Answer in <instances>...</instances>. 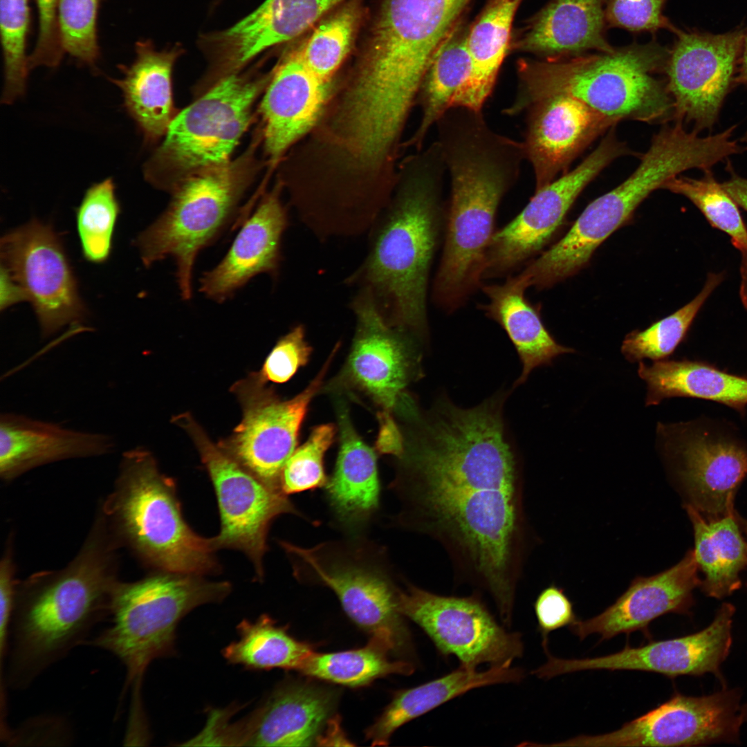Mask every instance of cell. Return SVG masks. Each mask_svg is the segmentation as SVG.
I'll return each mask as SVG.
<instances>
[{"mask_svg": "<svg viewBox=\"0 0 747 747\" xmlns=\"http://www.w3.org/2000/svg\"><path fill=\"white\" fill-rule=\"evenodd\" d=\"M338 349L335 347L305 389L290 399L279 398L257 372L235 383L232 389L241 405L242 419L232 434L218 445L256 477L281 489L282 469L297 448L308 406L322 387Z\"/></svg>", "mask_w": 747, "mask_h": 747, "instance_id": "13", "label": "cell"}, {"mask_svg": "<svg viewBox=\"0 0 747 747\" xmlns=\"http://www.w3.org/2000/svg\"><path fill=\"white\" fill-rule=\"evenodd\" d=\"M111 436L64 427L14 413L0 416V474L12 478L59 460L100 456L115 448Z\"/></svg>", "mask_w": 747, "mask_h": 747, "instance_id": "28", "label": "cell"}, {"mask_svg": "<svg viewBox=\"0 0 747 747\" xmlns=\"http://www.w3.org/2000/svg\"><path fill=\"white\" fill-rule=\"evenodd\" d=\"M522 1L486 0L479 15L468 28L467 45L471 72L454 96L452 106L482 110L510 50L513 20Z\"/></svg>", "mask_w": 747, "mask_h": 747, "instance_id": "35", "label": "cell"}, {"mask_svg": "<svg viewBox=\"0 0 747 747\" xmlns=\"http://www.w3.org/2000/svg\"><path fill=\"white\" fill-rule=\"evenodd\" d=\"M30 23L28 0H0L1 42L4 86L1 102L13 103L26 91L29 72L26 54Z\"/></svg>", "mask_w": 747, "mask_h": 747, "instance_id": "43", "label": "cell"}, {"mask_svg": "<svg viewBox=\"0 0 747 747\" xmlns=\"http://www.w3.org/2000/svg\"><path fill=\"white\" fill-rule=\"evenodd\" d=\"M739 696L723 690L707 696L678 692L619 729L596 735H581L558 742L560 746H692L731 741L744 721Z\"/></svg>", "mask_w": 747, "mask_h": 747, "instance_id": "17", "label": "cell"}, {"mask_svg": "<svg viewBox=\"0 0 747 747\" xmlns=\"http://www.w3.org/2000/svg\"><path fill=\"white\" fill-rule=\"evenodd\" d=\"M667 0H605V16L607 27L619 28L631 32L655 33L667 29L676 33V28L663 15Z\"/></svg>", "mask_w": 747, "mask_h": 747, "instance_id": "47", "label": "cell"}, {"mask_svg": "<svg viewBox=\"0 0 747 747\" xmlns=\"http://www.w3.org/2000/svg\"><path fill=\"white\" fill-rule=\"evenodd\" d=\"M1 268L24 292L46 338L86 315L62 240L50 224L33 219L0 241Z\"/></svg>", "mask_w": 747, "mask_h": 747, "instance_id": "15", "label": "cell"}, {"mask_svg": "<svg viewBox=\"0 0 747 747\" xmlns=\"http://www.w3.org/2000/svg\"><path fill=\"white\" fill-rule=\"evenodd\" d=\"M675 34L665 70L674 119L693 122L699 132L712 129L732 88L745 35Z\"/></svg>", "mask_w": 747, "mask_h": 747, "instance_id": "18", "label": "cell"}, {"mask_svg": "<svg viewBox=\"0 0 747 747\" xmlns=\"http://www.w3.org/2000/svg\"><path fill=\"white\" fill-rule=\"evenodd\" d=\"M379 423L376 448L381 454H391L399 458L404 451V435L394 418L388 412H378Z\"/></svg>", "mask_w": 747, "mask_h": 747, "instance_id": "52", "label": "cell"}, {"mask_svg": "<svg viewBox=\"0 0 747 747\" xmlns=\"http://www.w3.org/2000/svg\"><path fill=\"white\" fill-rule=\"evenodd\" d=\"M231 589L228 582L166 571L114 587L110 625L84 644L107 650L121 661L127 671L126 688L138 684L154 660L176 653L181 620L199 606L221 602Z\"/></svg>", "mask_w": 747, "mask_h": 747, "instance_id": "7", "label": "cell"}, {"mask_svg": "<svg viewBox=\"0 0 747 747\" xmlns=\"http://www.w3.org/2000/svg\"><path fill=\"white\" fill-rule=\"evenodd\" d=\"M15 597L12 580V569L9 558L6 557L0 567V665L6 658L9 629Z\"/></svg>", "mask_w": 747, "mask_h": 747, "instance_id": "51", "label": "cell"}, {"mask_svg": "<svg viewBox=\"0 0 747 747\" xmlns=\"http://www.w3.org/2000/svg\"><path fill=\"white\" fill-rule=\"evenodd\" d=\"M39 30L34 50L28 57L29 70L39 66L56 67L64 54L61 45L58 24L59 0H35Z\"/></svg>", "mask_w": 747, "mask_h": 747, "instance_id": "49", "label": "cell"}, {"mask_svg": "<svg viewBox=\"0 0 747 747\" xmlns=\"http://www.w3.org/2000/svg\"><path fill=\"white\" fill-rule=\"evenodd\" d=\"M445 174L434 142L394 205L370 230L365 259L347 280L371 291L389 324L421 339L427 332L429 274L445 219Z\"/></svg>", "mask_w": 747, "mask_h": 747, "instance_id": "2", "label": "cell"}, {"mask_svg": "<svg viewBox=\"0 0 747 747\" xmlns=\"http://www.w3.org/2000/svg\"><path fill=\"white\" fill-rule=\"evenodd\" d=\"M481 288L488 301L479 304V308L506 333L521 361L522 370L515 387L525 382L534 369L551 365L557 356L575 352L558 344L547 331L537 308L526 297L528 287L519 274L508 276L503 284Z\"/></svg>", "mask_w": 747, "mask_h": 747, "instance_id": "31", "label": "cell"}, {"mask_svg": "<svg viewBox=\"0 0 747 747\" xmlns=\"http://www.w3.org/2000/svg\"><path fill=\"white\" fill-rule=\"evenodd\" d=\"M360 290L351 303L356 331L347 360L329 384L335 393H356L378 412H396L409 396L406 389L421 376V353L414 334L385 318L371 291Z\"/></svg>", "mask_w": 747, "mask_h": 747, "instance_id": "11", "label": "cell"}, {"mask_svg": "<svg viewBox=\"0 0 747 747\" xmlns=\"http://www.w3.org/2000/svg\"><path fill=\"white\" fill-rule=\"evenodd\" d=\"M447 173L450 196L432 298L439 308L452 313L482 286L498 208L519 176L504 158L484 149L455 154L447 163Z\"/></svg>", "mask_w": 747, "mask_h": 747, "instance_id": "5", "label": "cell"}, {"mask_svg": "<svg viewBox=\"0 0 747 747\" xmlns=\"http://www.w3.org/2000/svg\"><path fill=\"white\" fill-rule=\"evenodd\" d=\"M735 611L732 604L723 603L707 627L679 638L652 640L639 647L627 645L618 652L598 657L552 656L548 670L553 676L585 670H634L669 678L706 673L718 675L732 645Z\"/></svg>", "mask_w": 747, "mask_h": 747, "instance_id": "19", "label": "cell"}, {"mask_svg": "<svg viewBox=\"0 0 747 747\" xmlns=\"http://www.w3.org/2000/svg\"><path fill=\"white\" fill-rule=\"evenodd\" d=\"M120 212L112 178L93 184L86 191L76 210L77 230L85 259L95 264L108 259Z\"/></svg>", "mask_w": 747, "mask_h": 747, "instance_id": "41", "label": "cell"}, {"mask_svg": "<svg viewBox=\"0 0 747 747\" xmlns=\"http://www.w3.org/2000/svg\"><path fill=\"white\" fill-rule=\"evenodd\" d=\"M656 189L652 175L636 169L618 186L589 203L565 236L528 261L519 274L528 288L537 289L550 288L575 275L589 262L597 247Z\"/></svg>", "mask_w": 747, "mask_h": 747, "instance_id": "20", "label": "cell"}, {"mask_svg": "<svg viewBox=\"0 0 747 747\" xmlns=\"http://www.w3.org/2000/svg\"><path fill=\"white\" fill-rule=\"evenodd\" d=\"M136 57L120 66L121 79L110 78L122 91L124 107L148 141L165 136L174 118L172 73L178 49L157 50L149 41L138 42Z\"/></svg>", "mask_w": 747, "mask_h": 747, "instance_id": "32", "label": "cell"}, {"mask_svg": "<svg viewBox=\"0 0 747 747\" xmlns=\"http://www.w3.org/2000/svg\"><path fill=\"white\" fill-rule=\"evenodd\" d=\"M239 639L227 645L222 654L228 663L249 670L273 668L299 672L313 652L311 646L290 636L267 614L255 622L243 620L237 627Z\"/></svg>", "mask_w": 747, "mask_h": 747, "instance_id": "37", "label": "cell"}, {"mask_svg": "<svg viewBox=\"0 0 747 747\" xmlns=\"http://www.w3.org/2000/svg\"><path fill=\"white\" fill-rule=\"evenodd\" d=\"M336 701V692L330 689L283 683L243 719L228 723L223 746H313L332 718Z\"/></svg>", "mask_w": 747, "mask_h": 747, "instance_id": "22", "label": "cell"}, {"mask_svg": "<svg viewBox=\"0 0 747 747\" xmlns=\"http://www.w3.org/2000/svg\"><path fill=\"white\" fill-rule=\"evenodd\" d=\"M471 0H384L376 43L399 60L427 64Z\"/></svg>", "mask_w": 747, "mask_h": 747, "instance_id": "30", "label": "cell"}, {"mask_svg": "<svg viewBox=\"0 0 747 747\" xmlns=\"http://www.w3.org/2000/svg\"><path fill=\"white\" fill-rule=\"evenodd\" d=\"M333 424L315 427L307 440L297 448L285 463L280 477V487L286 494H293L320 488L327 477L324 459L335 435Z\"/></svg>", "mask_w": 747, "mask_h": 747, "instance_id": "45", "label": "cell"}, {"mask_svg": "<svg viewBox=\"0 0 747 747\" xmlns=\"http://www.w3.org/2000/svg\"><path fill=\"white\" fill-rule=\"evenodd\" d=\"M499 395L464 409L440 398L404 434L391 488L396 523L436 541L454 575L513 614L535 537L526 512L519 454Z\"/></svg>", "mask_w": 747, "mask_h": 747, "instance_id": "1", "label": "cell"}, {"mask_svg": "<svg viewBox=\"0 0 747 747\" xmlns=\"http://www.w3.org/2000/svg\"><path fill=\"white\" fill-rule=\"evenodd\" d=\"M533 606L544 649H548L551 632L569 627L577 620L571 601L563 589L554 584L539 593Z\"/></svg>", "mask_w": 747, "mask_h": 747, "instance_id": "50", "label": "cell"}, {"mask_svg": "<svg viewBox=\"0 0 747 747\" xmlns=\"http://www.w3.org/2000/svg\"><path fill=\"white\" fill-rule=\"evenodd\" d=\"M100 560L82 562L66 575L15 604L5 683L28 688L45 670L84 644L110 614L113 586ZM5 660V661H6Z\"/></svg>", "mask_w": 747, "mask_h": 747, "instance_id": "4", "label": "cell"}, {"mask_svg": "<svg viewBox=\"0 0 747 747\" xmlns=\"http://www.w3.org/2000/svg\"><path fill=\"white\" fill-rule=\"evenodd\" d=\"M358 20L354 6L344 7L322 21L298 49L305 65L329 82L348 54Z\"/></svg>", "mask_w": 747, "mask_h": 747, "instance_id": "44", "label": "cell"}, {"mask_svg": "<svg viewBox=\"0 0 747 747\" xmlns=\"http://www.w3.org/2000/svg\"><path fill=\"white\" fill-rule=\"evenodd\" d=\"M329 93V82L313 73L298 50L286 55L270 75L262 98L265 151L277 160L320 117Z\"/></svg>", "mask_w": 747, "mask_h": 747, "instance_id": "25", "label": "cell"}, {"mask_svg": "<svg viewBox=\"0 0 747 747\" xmlns=\"http://www.w3.org/2000/svg\"><path fill=\"white\" fill-rule=\"evenodd\" d=\"M255 144L235 160L180 181L171 191L172 200L165 212L135 241L146 267L168 257L174 260L183 299L192 296V271L199 252L232 221L260 168Z\"/></svg>", "mask_w": 747, "mask_h": 747, "instance_id": "6", "label": "cell"}, {"mask_svg": "<svg viewBox=\"0 0 747 747\" xmlns=\"http://www.w3.org/2000/svg\"><path fill=\"white\" fill-rule=\"evenodd\" d=\"M701 178L677 176L662 188L681 194L692 201L714 228L727 233L732 244L747 252V228L737 204L714 178L711 169Z\"/></svg>", "mask_w": 747, "mask_h": 747, "instance_id": "42", "label": "cell"}, {"mask_svg": "<svg viewBox=\"0 0 747 747\" xmlns=\"http://www.w3.org/2000/svg\"><path fill=\"white\" fill-rule=\"evenodd\" d=\"M605 0H551L511 38L510 50L556 59L611 52Z\"/></svg>", "mask_w": 747, "mask_h": 747, "instance_id": "27", "label": "cell"}, {"mask_svg": "<svg viewBox=\"0 0 747 747\" xmlns=\"http://www.w3.org/2000/svg\"><path fill=\"white\" fill-rule=\"evenodd\" d=\"M288 225L287 212L278 189L266 194L243 222L222 260L200 279V291L222 303L255 276L277 275L282 259L283 234Z\"/></svg>", "mask_w": 747, "mask_h": 747, "instance_id": "26", "label": "cell"}, {"mask_svg": "<svg viewBox=\"0 0 747 747\" xmlns=\"http://www.w3.org/2000/svg\"><path fill=\"white\" fill-rule=\"evenodd\" d=\"M723 279L721 274L710 273L701 292L688 304L645 330L629 333L621 351L629 362L664 360L684 338L696 315L712 292Z\"/></svg>", "mask_w": 747, "mask_h": 747, "instance_id": "40", "label": "cell"}, {"mask_svg": "<svg viewBox=\"0 0 747 747\" xmlns=\"http://www.w3.org/2000/svg\"><path fill=\"white\" fill-rule=\"evenodd\" d=\"M0 309L3 311L20 302L27 301L21 287L1 268Z\"/></svg>", "mask_w": 747, "mask_h": 747, "instance_id": "53", "label": "cell"}, {"mask_svg": "<svg viewBox=\"0 0 747 747\" xmlns=\"http://www.w3.org/2000/svg\"><path fill=\"white\" fill-rule=\"evenodd\" d=\"M98 0H59L57 24L64 53L93 67L100 55L97 38Z\"/></svg>", "mask_w": 747, "mask_h": 747, "instance_id": "46", "label": "cell"}, {"mask_svg": "<svg viewBox=\"0 0 747 747\" xmlns=\"http://www.w3.org/2000/svg\"><path fill=\"white\" fill-rule=\"evenodd\" d=\"M342 1L266 0L232 26L206 36L203 45L223 77L264 50L299 36Z\"/></svg>", "mask_w": 747, "mask_h": 747, "instance_id": "24", "label": "cell"}, {"mask_svg": "<svg viewBox=\"0 0 747 747\" xmlns=\"http://www.w3.org/2000/svg\"><path fill=\"white\" fill-rule=\"evenodd\" d=\"M728 167L730 177L721 183V186L737 205L747 211V178L736 174L730 165Z\"/></svg>", "mask_w": 747, "mask_h": 747, "instance_id": "54", "label": "cell"}, {"mask_svg": "<svg viewBox=\"0 0 747 747\" xmlns=\"http://www.w3.org/2000/svg\"><path fill=\"white\" fill-rule=\"evenodd\" d=\"M523 671L512 664L490 666L484 671L460 667L443 676L398 692L380 716L367 730L372 746L387 745L392 734L407 722L472 689L519 682Z\"/></svg>", "mask_w": 747, "mask_h": 747, "instance_id": "33", "label": "cell"}, {"mask_svg": "<svg viewBox=\"0 0 747 747\" xmlns=\"http://www.w3.org/2000/svg\"><path fill=\"white\" fill-rule=\"evenodd\" d=\"M692 523L701 588L708 596L721 599L741 587L740 574L747 568V538L734 508L728 514L707 519L691 505L685 506Z\"/></svg>", "mask_w": 747, "mask_h": 747, "instance_id": "36", "label": "cell"}, {"mask_svg": "<svg viewBox=\"0 0 747 747\" xmlns=\"http://www.w3.org/2000/svg\"><path fill=\"white\" fill-rule=\"evenodd\" d=\"M523 112L526 118L522 142L535 191L567 172L586 148L619 122L566 94L535 100Z\"/></svg>", "mask_w": 747, "mask_h": 747, "instance_id": "21", "label": "cell"}, {"mask_svg": "<svg viewBox=\"0 0 747 747\" xmlns=\"http://www.w3.org/2000/svg\"><path fill=\"white\" fill-rule=\"evenodd\" d=\"M658 429L688 504L707 519L734 509L737 490L747 476V441L738 428L703 416Z\"/></svg>", "mask_w": 747, "mask_h": 747, "instance_id": "12", "label": "cell"}, {"mask_svg": "<svg viewBox=\"0 0 747 747\" xmlns=\"http://www.w3.org/2000/svg\"><path fill=\"white\" fill-rule=\"evenodd\" d=\"M399 610L442 654L454 656L461 666L512 664L523 654L520 635L501 626L476 593L443 596L407 583L400 593Z\"/></svg>", "mask_w": 747, "mask_h": 747, "instance_id": "14", "label": "cell"}, {"mask_svg": "<svg viewBox=\"0 0 747 747\" xmlns=\"http://www.w3.org/2000/svg\"><path fill=\"white\" fill-rule=\"evenodd\" d=\"M614 127L575 168L535 191L521 212L495 232L483 279L509 276L530 261L551 239L584 187L612 161L631 154Z\"/></svg>", "mask_w": 747, "mask_h": 747, "instance_id": "16", "label": "cell"}, {"mask_svg": "<svg viewBox=\"0 0 747 747\" xmlns=\"http://www.w3.org/2000/svg\"><path fill=\"white\" fill-rule=\"evenodd\" d=\"M270 77L236 73L216 81L174 117L145 165V178L171 192L185 178L230 161Z\"/></svg>", "mask_w": 747, "mask_h": 747, "instance_id": "8", "label": "cell"}, {"mask_svg": "<svg viewBox=\"0 0 747 747\" xmlns=\"http://www.w3.org/2000/svg\"><path fill=\"white\" fill-rule=\"evenodd\" d=\"M669 55L652 39L562 59L520 58L517 93L504 113L515 116L535 100L566 94L619 122L665 123L674 119V102L657 75L665 72Z\"/></svg>", "mask_w": 747, "mask_h": 747, "instance_id": "3", "label": "cell"}, {"mask_svg": "<svg viewBox=\"0 0 747 747\" xmlns=\"http://www.w3.org/2000/svg\"><path fill=\"white\" fill-rule=\"evenodd\" d=\"M739 76L740 81L747 86V35L744 36L741 55L739 57ZM747 140V132L745 136Z\"/></svg>", "mask_w": 747, "mask_h": 747, "instance_id": "55", "label": "cell"}, {"mask_svg": "<svg viewBox=\"0 0 747 747\" xmlns=\"http://www.w3.org/2000/svg\"><path fill=\"white\" fill-rule=\"evenodd\" d=\"M698 571L693 550H690L671 568L654 575L636 578L602 613L587 620L577 619L569 628L581 640L596 634L600 642L638 631L650 639L649 627L657 618L689 612L693 591L701 582Z\"/></svg>", "mask_w": 747, "mask_h": 747, "instance_id": "23", "label": "cell"}, {"mask_svg": "<svg viewBox=\"0 0 747 747\" xmlns=\"http://www.w3.org/2000/svg\"><path fill=\"white\" fill-rule=\"evenodd\" d=\"M639 376L647 383V406L663 399L688 397L712 400L744 416L747 409V376L721 370L708 362L661 360L652 365L639 362Z\"/></svg>", "mask_w": 747, "mask_h": 747, "instance_id": "34", "label": "cell"}, {"mask_svg": "<svg viewBox=\"0 0 747 747\" xmlns=\"http://www.w3.org/2000/svg\"><path fill=\"white\" fill-rule=\"evenodd\" d=\"M118 510L138 551L162 571L205 575L220 571L214 538L196 533L185 520L172 479L142 448L123 456Z\"/></svg>", "mask_w": 747, "mask_h": 747, "instance_id": "9", "label": "cell"}, {"mask_svg": "<svg viewBox=\"0 0 747 747\" xmlns=\"http://www.w3.org/2000/svg\"><path fill=\"white\" fill-rule=\"evenodd\" d=\"M468 28L458 23L435 51L423 80V116L414 138L418 143L451 107L459 90L471 72V58L467 45Z\"/></svg>", "mask_w": 747, "mask_h": 747, "instance_id": "38", "label": "cell"}, {"mask_svg": "<svg viewBox=\"0 0 747 747\" xmlns=\"http://www.w3.org/2000/svg\"><path fill=\"white\" fill-rule=\"evenodd\" d=\"M739 522L742 528V530L747 538V519H743L739 517Z\"/></svg>", "mask_w": 747, "mask_h": 747, "instance_id": "56", "label": "cell"}, {"mask_svg": "<svg viewBox=\"0 0 747 747\" xmlns=\"http://www.w3.org/2000/svg\"><path fill=\"white\" fill-rule=\"evenodd\" d=\"M305 334L304 327L297 325L277 341L261 369L257 372L261 380L266 383L286 382L308 362L312 349Z\"/></svg>", "mask_w": 747, "mask_h": 747, "instance_id": "48", "label": "cell"}, {"mask_svg": "<svg viewBox=\"0 0 747 747\" xmlns=\"http://www.w3.org/2000/svg\"><path fill=\"white\" fill-rule=\"evenodd\" d=\"M391 654L371 639L359 649L331 652H313L299 672L311 677L349 687H360L387 675H409L414 670L405 660H392Z\"/></svg>", "mask_w": 747, "mask_h": 747, "instance_id": "39", "label": "cell"}, {"mask_svg": "<svg viewBox=\"0 0 747 747\" xmlns=\"http://www.w3.org/2000/svg\"><path fill=\"white\" fill-rule=\"evenodd\" d=\"M173 421L192 439L213 484L221 520L220 532L213 537L216 549L243 552L261 578L272 522L284 514H298L297 510L281 489L266 484L214 445L190 414Z\"/></svg>", "mask_w": 747, "mask_h": 747, "instance_id": "10", "label": "cell"}, {"mask_svg": "<svg viewBox=\"0 0 747 747\" xmlns=\"http://www.w3.org/2000/svg\"><path fill=\"white\" fill-rule=\"evenodd\" d=\"M335 409L340 445L333 472L325 485L326 497L338 524L359 535L379 506L377 458L356 430L346 403L337 399Z\"/></svg>", "mask_w": 747, "mask_h": 747, "instance_id": "29", "label": "cell"}]
</instances>
